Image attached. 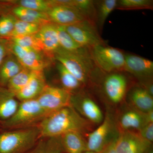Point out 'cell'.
Instances as JSON below:
<instances>
[{"label": "cell", "instance_id": "20", "mask_svg": "<svg viewBox=\"0 0 153 153\" xmlns=\"http://www.w3.org/2000/svg\"><path fill=\"white\" fill-rule=\"evenodd\" d=\"M27 153H64L60 136L41 137Z\"/></svg>", "mask_w": 153, "mask_h": 153}, {"label": "cell", "instance_id": "24", "mask_svg": "<svg viewBox=\"0 0 153 153\" xmlns=\"http://www.w3.org/2000/svg\"><path fill=\"white\" fill-rule=\"evenodd\" d=\"M57 68L59 73L60 82L63 85V88L71 94L76 93L81 90V88L84 85L64 66L58 62Z\"/></svg>", "mask_w": 153, "mask_h": 153}, {"label": "cell", "instance_id": "28", "mask_svg": "<svg viewBox=\"0 0 153 153\" xmlns=\"http://www.w3.org/2000/svg\"><path fill=\"white\" fill-rule=\"evenodd\" d=\"M41 27V25L38 24L16 20L13 31L10 37L12 38L23 35H35L38 33Z\"/></svg>", "mask_w": 153, "mask_h": 153}, {"label": "cell", "instance_id": "31", "mask_svg": "<svg viewBox=\"0 0 153 153\" xmlns=\"http://www.w3.org/2000/svg\"><path fill=\"white\" fill-rule=\"evenodd\" d=\"M19 5L21 7L45 13L53 7L51 1L44 0H22L19 1Z\"/></svg>", "mask_w": 153, "mask_h": 153}, {"label": "cell", "instance_id": "7", "mask_svg": "<svg viewBox=\"0 0 153 153\" xmlns=\"http://www.w3.org/2000/svg\"><path fill=\"white\" fill-rule=\"evenodd\" d=\"M114 115L120 133L138 132L147 124L153 123V111L145 113L129 106L125 102L116 109Z\"/></svg>", "mask_w": 153, "mask_h": 153}, {"label": "cell", "instance_id": "36", "mask_svg": "<svg viewBox=\"0 0 153 153\" xmlns=\"http://www.w3.org/2000/svg\"><path fill=\"white\" fill-rule=\"evenodd\" d=\"M116 140L114 142L111 143L110 145H109L107 147L105 148L104 150L100 153H117L116 151L115 148V144Z\"/></svg>", "mask_w": 153, "mask_h": 153}, {"label": "cell", "instance_id": "5", "mask_svg": "<svg viewBox=\"0 0 153 153\" xmlns=\"http://www.w3.org/2000/svg\"><path fill=\"white\" fill-rule=\"evenodd\" d=\"M47 116L37 100L21 102L15 114L0 123V127L3 129L11 130L36 126Z\"/></svg>", "mask_w": 153, "mask_h": 153}, {"label": "cell", "instance_id": "19", "mask_svg": "<svg viewBox=\"0 0 153 153\" xmlns=\"http://www.w3.org/2000/svg\"><path fill=\"white\" fill-rule=\"evenodd\" d=\"M20 102L5 87L0 86V123L10 118L19 107Z\"/></svg>", "mask_w": 153, "mask_h": 153}, {"label": "cell", "instance_id": "39", "mask_svg": "<svg viewBox=\"0 0 153 153\" xmlns=\"http://www.w3.org/2000/svg\"><path fill=\"white\" fill-rule=\"evenodd\" d=\"M1 127H0V129H1Z\"/></svg>", "mask_w": 153, "mask_h": 153}, {"label": "cell", "instance_id": "27", "mask_svg": "<svg viewBox=\"0 0 153 153\" xmlns=\"http://www.w3.org/2000/svg\"><path fill=\"white\" fill-rule=\"evenodd\" d=\"M35 71L24 68L9 81L7 88L12 93L16 94L30 81Z\"/></svg>", "mask_w": 153, "mask_h": 153}, {"label": "cell", "instance_id": "8", "mask_svg": "<svg viewBox=\"0 0 153 153\" xmlns=\"http://www.w3.org/2000/svg\"><path fill=\"white\" fill-rule=\"evenodd\" d=\"M90 49L93 62L101 70L108 73L123 70L125 55L120 50L104 44H99Z\"/></svg>", "mask_w": 153, "mask_h": 153}, {"label": "cell", "instance_id": "14", "mask_svg": "<svg viewBox=\"0 0 153 153\" xmlns=\"http://www.w3.org/2000/svg\"><path fill=\"white\" fill-rule=\"evenodd\" d=\"M123 70L135 76L140 80L152 78L153 62L138 55H125Z\"/></svg>", "mask_w": 153, "mask_h": 153}, {"label": "cell", "instance_id": "37", "mask_svg": "<svg viewBox=\"0 0 153 153\" xmlns=\"http://www.w3.org/2000/svg\"><path fill=\"white\" fill-rule=\"evenodd\" d=\"M145 153H153V145L148 149V150Z\"/></svg>", "mask_w": 153, "mask_h": 153}, {"label": "cell", "instance_id": "22", "mask_svg": "<svg viewBox=\"0 0 153 153\" xmlns=\"http://www.w3.org/2000/svg\"><path fill=\"white\" fill-rule=\"evenodd\" d=\"M56 25L60 48L68 52L81 54H90L87 48L78 44L65 30L64 26Z\"/></svg>", "mask_w": 153, "mask_h": 153}, {"label": "cell", "instance_id": "21", "mask_svg": "<svg viewBox=\"0 0 153 153\" xmlns=\"http://www.w3.org/2000/svg\"><path fill=\"white\" fill-rule=\"evenodd\" d=\"M13 13L19 20L24 22L42 25L50 23L51 21L45 13L34 10L21 6H18L13 10Z\"/></svg>", "mask_w": 153, "mask_h": 153}, {"label": "cell", "instance_id": "12", "mask_svg": "<svg viewBox=\"0 0 153 153\" xmlns=\"http://www.w3.org/2000/svg\"><path fill=\"white\" fill-rule=\"evenodd\" d=\"M152 146L137 132L126 131L120 133L115 148L117 153H145Z\"/></svg>", "mask_w": 153, "mask_h": 153}, {"label": "cell", "instance_id": "9", "mask_svg": "<svg viewBox=\"0 0 153 153\" xmlns=\"http://www.w3.org/2000/svg\"><path fill=\"white\" fill-rule=\"evenodd\" d=\"M70 105L94 126L99 125L103 120L104 114L101 108L92 96L87 92L80 90L72 94Z\"/></svg>", "mask_w": 153, "mask_h": 153}, {"label": "cell", "instance_id": "38", "mask_svg": "<svg viewBox=\"0 0 153 153\" xmlns=\"http://www.w3.org/2000/svg\"><path fill=\"white\" fill-rule=\"evenodd\" d=\"M82 153H96L95 152H91V151H87L86 152H84Z\"/></svg>", "mask_w": 153, "mask_h": 153}, {"label": "cell", "instance_id": "1", "mask_svg": "<svg viewBox=\"0 0 153 153\" xmlns=\"http://www.w3.org/2000/svg\"><path fill=\"white\" fill-rule=\"evenodd\" d=\"M94 126L78 113L71 105L50 114L38 125L41 137H58L71 131L86 135Z\"/></svg>", "mask_w": 153, "mask_h": 153}, {"label": "cell", "instance_id": "30", "mask_svg": "<svg viewBox=\"0 0 153 153\" xmlns=\"http://www.w3.org/2000/svg\"><path fill=\"white\" fill-rule=\"evenodd\" d=\"M153 1L151 0H120L118 1L117 8L121 10L151 9Z\"/></svg>", "mask_w": 153, "mask_h": 153}, {"label": "cell", "instance_id": "25", "mask_svg": "<svg viewBox=\"0 0 153 153\" xmlns=\"http://www.w3.org/2000/svg\"><path fill=\"white\" fill-rule=\"evenodd\" d=\"M20 63L24 68L36 71H43L47 64L41 52L34 50L28 52Z\"/></svg>", "mask_w": 153, "mask_h": 153}, {"label": "cell", "instance_id": "10", "mask_svg": "<svg viewBox=\"0 0 153 153\" xmlns=\"http://www.w3.org/2000/svg\"><path fill=\"white\" fill-rule=\"evenodd\" d=\"M64 27L74 41L85 48L90 49L99 44H104L94 22L90 20L86 19Z\"/></svg>", "mask_w": 153, "mask_h": 153}, {"label": "cell", "instance_id": "6", "mask_svg": "<svg viewBox=\"0 0 153 153\" xmlns=\"http://www.w3.org/2000/svg\"><path fill=\"white\" fill-rule=\"evenodd\" d=\"M101 93L105 107L117 109L123 104L128 91V81L123 74L111 72L106 75L101 82Z\"/></svg>", "mask_w": 153, "mask_h": 153}, {"label": "cell", "instance_id": "26", "mask_svg": "<svg viewBox=\"0 0 153 153\" xmlns=\"http://www.w3.org/2000/svg\"><path fill=\"white\" fill-rule=\"evenodd\" d=\"M117 0H103L97 2L96 9V20L100 30L102 29L106 19L117 7Z\"/></svg>", "mask_w": 153, "mask_h": 153}, {"label": "cell", "instance_id": "17", "mask_svg": "<svg viewBox=\"0 0 153 153\" xmlns=\"http://www.w3.org/2000/svg\"><path fill=\"white\" fill-rule=\"evenodd\" d=\"M35 35L43 51L54 53L60 48L55 24L49 23L42 25Z\"/></svg>", "mask_w": 153, "mask_h": 153}, {"label": "cell", "instance_id": "35", "mask_svg": "<svg viewBox=\"0 0 153 153\" xmlns=\"http://www.w3.org/2000/svg\"><path fill=\"white\" fill-rule=\"evenodd\" d=\"M7 45L4 41H0V66L7 53Z\"/></svg>", "mask_w": 153, "mask_h": 153}, {"label": "cell", "instance_id": "33", "mask_svg": "<svg viewBox=\"0 0 153 153\" xmlns=\"http://www.w3.org/2000/svg\"><path fill=\"white\" fill-rule=\"evenodd\" d=\"M143 139L152 143L153 142V123L147 124L137 132Z\"/></svg>", "mask_w": 153, "mask_h": 153}, {"label": "cell", "instance_id": "29", "mask_svg": "<svg viewBox=\"0 0 153 153\" xmlns=\"http://www.w3.org/2000/svg\"><path fill=\"white\" fill-rule=\"evenodd\" d=\"M13 43L25 48L41 52L43 51L40 42L35 35H23L12 37Z\"/></svg>", "mask_w": 153, "mask_h": 153}, {"label": "cell", "instance_id": "13", "mask_svg": "<svg viewBox=\"0 0 153 153\" xmlns=\"http://www.w3.org/2000/svg\"><path fill=\"white\" fill-rule=\"evenodd\" d=\"M46 13L51 22L60 26L73 25L87 19L78 10L68 6H54Z\"/></svg>", "mask_w": 153, "mask_h": 153}, {"label": "cell", "instance_id": "34", "mask_svg": "<svg viewBox=\"0 0 153 153\" xmlns=\"http://www.w3.org/2000/svg\"><path fill=\"white\" fill-rule=\"evenodd\" d=\"M11 49L19 62L22 60L23 57H25L28 52L33 50L29 48L22 47L13 42V44L11 45Z\"/></svg>", "mask_w": 153, "mask_h": 153}, {"label": "cell", "instance_id": "23", "mask_svg": "<svg viewBox=\"0 0 153 153\" xmlns=\"http://www.w3.org/2000/svg\"><path fill=\"white\" fill-rule=\"evenodd\" d=\"M19 60L9 58L0 66V86L5 87L13 77L24 68Z\"/></svg>", "mask_w": 153, "mask_h": 153}, {"label": "cell", "instance_id": "2", "mask_svg": "<svg viewBox=\"0 0 153 153\" xmlns=\"http://www.w3.org/2000/svg\"><path fill=\"white\" fill-rule=\"evenodd\" d=\"M38 126L26 128L0 129V153H27L41 138Z\"/></svg>", "mask_w": 153, "mask_h": 153}, {"label": "cell", "instance_id": "3", "mask_svg": "<svg viewBox=\"0 0 153 153\" xmlns=\"http://www.w3.org/2000/svg\"><path fill=\"white\" fill-rule=\"evenodd\" d=\"M113 110L105 107L102 122L86 136L87 151L100 153L119 135Z\"/></svg>", "mask_w": 153, "mask_h": 153}, {"label": "cell", "instance_id": "32", "mask_svg": "<svg viewBox=\"0 0 153 153\" xmlns=\"http://www.w3.org/2000/svg\"><path fill=\"white\" fill-rule=\"evenodd\" d=\"M16 20L10 15H4L0 18V37L10 36L13 31Z\"/></svg>", "mask_w": 153, "mask_h": 153}, {"label": "cell", "instance_id": "16", "mask_svg": "<svg viewBox=\"0 0 153 153\" xmlns=\"http://www.w3.org/2000/svg\"><path fill=\"white\" fill-rule=\"evenodd\" d=\"M47 85L43 72L35 71L27 84L15 95L20 102L36 100Z\"/></svg>", "mask_w": 153, "mask_h": 153}, {"label": "cell", "instance_id": "18", "mask_svg": "<svg viewBox=\"0 0 153 153\" xmlns=\"http://www.w3.org/2000/svg\"><path fill=\"white\" fill-rule=\"evenodd\" d=\"M64 153H82L87 151L86 136L76 131L60 136Z\"/></svg>", "mask_w": 153, "mask_h": 153}, {"label": "cell", "instance_id": "15", "mask_svg": "<svg viewBox=\"0 0 153 153\" xmlns=\"http://www.w3.org/2000/svg\"><path fill=\"white\" fill-rule=\"evenodd\" d=\"M125 102L145 113L153 110V96L139 85L134 86L128 90Z\"/></svg>", "mask_w": 153, "mask_h": 153}, {"label": "cell", "instance_id": "11", "mask_svg": "<svg viewBox=\"0 0 153 153\" xmlns=\"http://www.w3.org/2000/svg\"><path fill=\"white\" fill-rule=\"evenodd\" d=\"M71 94L63 88L47 85L36 100L48 115L65 107L70 105Z\"/></svg>", "mask_w": 153, "mask_h": 153}, {"label": "cell", "instance_id": "4", "mask_svg": "<svg viewBox=\"0 0 153 153\" xmlns=\"http://www.w3.org/2000/svg\"><path fill=\"white\" fill-rule=\"evenodd\" d=\"M55 59L61 63L85 86L94 81V66L90 54L72 53L60 48L54 52Z\"/></svg>", "mask_w": 153, "mask_h": 153}]
</instances>
